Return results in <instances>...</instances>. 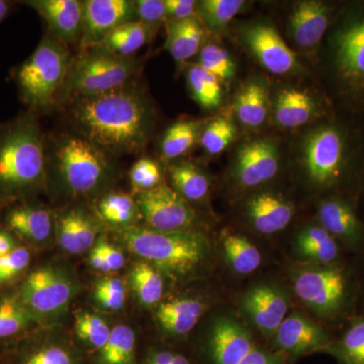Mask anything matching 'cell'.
<instances>
[{
  "label": "cell",
  "instance_id": "46",
  "mask_svg": "<svg viewBox=\"0 0 364 364\" xmlns=\"http://www.w3.org/2000/svg\"><path fill=\"white\" fill-rule=\"evenodd\" d=\"M30 262V251L23 246H18L11 253L0 258V286L18 277Z\"/></svg>",
  "mask_w": 364,
  "mask_h": 364
},
{
  "label": "cell",
  "instance_id": "26",
  "mask_svg": "<svg viewBox=\"0 0 364 364\" xmlns=\"http://www.w3.org/2000/svg\"><path fill=\"white\" fill-rule=\"evenodd\" d=\"M317 107L315 100L306 91L298 88H284L277 95L274 116L282 128H299L311 121Z\"/></svg>",
  "mask_w": 364,
  "mask_h": 364
},
{
  "label": "cell",
  "instance_id": "49",
  "mask_svg": "<svg viewBox=\"0 0 364 364\" xmlns=\"http://www.w3.org/2000/svg\"><path fill=\"white\" fill-rule=\"evenodd\" d=\"M240 364H284L282 354L256 346Z\"/></svg>",
  "mask_w": 364,
  "mask_h": 364
},
{
  "label": "cell",
  "instance_id": "7",
  "mask_svg": "<svg viewBox=\"0 0 364 364\" xmlns=\"http://www.w3.org/2000/svg\"><path fill=\"white\" fill-rule=\"evenodd\" d=\"M76 293L70 275L56 267H43L28 274L18 296L38 318L56 317L64 312Z\"/></svg>",
  "mask_w": 364,
  "mask_h": 364
},
{
  "label": "cell",
  "instance_id": "48",
  "mask_svg": "<svg viewBox=\"0 0 364 364\" xmlns=\"http://www.w3.org/2000/svg\"><path fill=\"white\" fill-rule=\"evenodd\" d=\"M166 20L181 21L196 16L198 1L193 0H164Z\"/></svg>",
  "mask_w": 364,
  "mask_h": 364
},
{
  "label": "cell",
  "instance_id": "24",
  "mask_svg": "<svg viewBox=\"0 0 364 364\" xmlns=\"http://www.w3.org/2000/svg\"><path fill=\"white\" fill-rule=\"evenodd\" d=\"M167 38L164 48L176 63L182 64L202 50L205 30L198 16L167 23Z\"/></svg>",
  "mask_w": 364,
  "mask_h": 364
},
{
  "label": "cell",
  "instance_id": "10",
  "mask_svg": "<svg viewBox=\"0 0 364 364\" xmlns=\"http://www.w3.org/2000/svg\"><path fill=\"white\" fill-rule=\"evenodd\" d=\"M343 160V139L337 129L324 127L306 138L304 161L309 177L317 186H329L336 181Z\"/></svg>",
  "mask_w": 364,
  "mask_h": 364
},
{
  "label": "cell",
  "instance_id": "37",
  "mask_svg": "<svg viewBox=\"0 0 364 364\" xmlns=\"http://www.w3.org/2000/svg\"><path fill=\"white\" fill-rule=\"evenodd\" d=\"M97 213L105 222L123 228L134 226L139 212L136 198L124 193H109L97 203Z\"/></svg>",
  "mask_w": 364,
  "mask_h": 364
},
{
  "label": "cell",
  "instance_id": "22",
  "mask_svg": "<svg viewBox=\"0 0 364 364\" xmlns=\"http://www.w3.org/2000/svg\"><path fill=\"white\" fill-rule=\"evenodd\" d=\"M318 221L335 239L356 245L363 238V230L358 215L348 203L337 198L324 200L318 205Z\"/></svg>",
  "mask_w": 364,
  "mask_h": 364
},
{
  "label": "cell",
  "instance_id": "23",
  "mask_svg": "<svg viewBox=\"0 0 364 364\" xmlns=\"http://www.w3.org/2000/svg\"><path fill=\"white\" fill-rule=\"evenodd\" d=\"M205 312V305L195 298H176L163 301L157 306V322L168 334L183 336L188 334Z\"/></svg>",
  "mask_w": 364,
  "mask_h": 364
},
{
  "label": "cell",
  "instance_id": "30",
  "mask_svg": "<svg viewBox=\"0 0 364 364\" xmlns=\"http://www.w3.org/2000/svg\"><path fill=\"white\" fill-rule=\"evenodd\" d=\"M14 364H79L68 345L52 340L28 342L16 351Z\"/></svg>",
  "mask_w": 364,
  "mask_h": 364
},
{
  "label": "cell",
  "instance_id": "38",
  "mask_svg": "<svg viewBox=\"0 0 364 364\" xmlns=\"http://www.w3.org/2000/svg\"><path fill=\"white\" fill-rule=\"evenodd\" d=\"M131 284L139 301L145 306L156 305L164 291L161 272L146 261L134 265L131 272Z\"/></svg>",
  "mask_w": 364,
  "mask_h": 364
},
{
  "label": "cell",
  "instance_id": "17",
  "mask_svg": "<svg viewBox=\"0 0 364 364\" xmlns=\"http://www.w3.org/2000/svg\"><path fill=\"white\" fill-rule=\"evenodd\" d=\"M32 7L49 26L54 37L64 44L81 42L83 30L82 1L78 0H28Z\"/></svg>",
  "mask_w": 364,
  "mask_h": 364
},
{
  "label": "cell",
  "instance_id": "28",
  "mask_svg": "<svg viewBox=\"0 0 364 364\" xmlns=\"http://www.w3.org/2000/svg\"><path fill=\"white\" fill-rule=\"evenodd\" d=\"M235 111L242 124L249 128H258L267 121L269 98L264 85L250 81L239 91L235 102Z\"/></svg>",
  "mask_w": 364,
  "mask_h": 364
},
{
  "label": "cell",
  "instance_id": "15",
  "mask_svg": "<svg viewBox=\"0 0 364 364\" xmlns=\"http://www.w3.org/2000/svg\"><path fill=\"white\" fill-rule=\"evenodd\" d=\"M279 167L277 145L272 141L260 139L239 148L234 176L244 188H255L277 176Z\"/></svg>",
  "mask_w": 364,
  "mask_h": 364
},
{
  "label": "cell",
  "instance_id": "52",
  "mask_svg": "<svg viewBox=\"0 0 364 364\" xmlns=\"http://www.w3.org/2000/svg\"><path fill=\"white\" fill-rule=\"evenodd\" d=\"M90 264L91 267L98 272H112L111 268L107 264V260L102 252V249L100 247V243L97 244L95 248L92 249L90 253Z\"/></svg>",
  "mask_w": 364,
  "mask_h": 364
},
{
  "label": "cell",
  "instance_id": "11",
  "mask_svg": "<svg viewBox=\"0 0 364 364\" xmlns=\"http://www.w3.org/2000/svg\"><path fill=\"white\" fill-rule=\"evenodd\" d=\"M82 11L83 49L100 44L119 26L138 21L135 4L130 0H85Z\"/></svg>",
  "mask_w": 364,
  "mask_h": 364
},
{
  "label": "cell",
  "instance_id": "6",
  "mask_svg": "<svg viewBox=\"0 0 364 364\" xmlns=\"http://www.w3.org/2000/svg\"><path fill=\"white\" fill-rule=\"evenodd\" d=\"M111 158L78 134L60 139L53 161L67 193L83 196L97 193L111 181Z\"/></svg>",
  "mask_w": 364,
  "mask_h": 364
},
{
  "label": "cell",
  "instance_id": "9",
  "mask_svg": "<svg viewBox=\"0 0 364 364\" xmlns=\"http://www.w3.org/2000/svg\"><path fill=\"white\" fill-rule=\"evenodd\" d=\"M139 212L148 228L158 231L191 230L196 222V213L188 200L167 184L138 193L136 198Z\"/></svg>",
  "mask_w": 364,
  "mask_h": 364
},
{
  "label": "cell",
  "instance_id": "5",
  "mask_svg": "<svg viewBox=\"0 0 364 364\" xmlns=\"http://www.w3.org/2000/svg\"><path fill=\"white\" fill-rule=\"evenodd\" d=\"M138 69L136 60L123 58L102 48H85L72 60L59 100L74 102L128 85Z\"/></svg>",
  "mask_w": 364,
  "mask_h": 364
},
{
  "label": "cell",
  "instance_id": "40",
  "mask_svg": "<svg viewBox=\"0 0 364 364\" xmlns=\"http://www.w3.org/2000/svg\"><path fill=\"white\" fill-rule=\"evenodd\" d=\"M75 332L79 339L98 352L107 344L112 329L100 316L80 313L75 318Z\"/></svg>",
  "mask_w": 364,
  "mask_h": 364
},
{
  "label": "cell",
  "instance_id": "1",
  "mask_svg": "<svg viewBox=\"0 0 364 364\" xmlns=\"http://www.w3.org/2000/svg\"><path fill=\"white\" fill-rule=\"evenodd\" d=\"M71 117L79 135L111 157L141 152L152 129L147 100L129 85L72 102Z\"/></svg>",
  "mask_w": 364,
  "mask_h": 364
},
{
  "label": "cell",
  "instance_id": "27",
  "mask_svg": "<svg viewBox=\"0 0 364 364\" xmlns=\"http://www.w3.org/2000/svg\"><path fill=\"white\" fill-rule=\"evenodd\" d=\"M299 257L318 265H333L339 255L336 239L321 226L304 228L296 238Z\"/></svg>",
  "mask_w": 364,
  "mask_h": 364
},
{
  "label": "cell",
  "instance_id": "21",
  "mask_svg": "<svg viewBox=\"0 0 364 364\" xmlns=\"http://www.w3.org/2000/svg\"><path fill=\"white\" fill-rule=\"evenodd\" d=\"M6 224L21 238L40 244L51 237L54 220L47 208L37 205H21L7 212Z\"/></svg>",
  "mask_w": 364,
  "mask_h": 364
},
{
  "label": "cell",
  "instance_id": "16",
  "mask_svg": "<svg viewBox=\"0 0 364 364\" xmlns=\"http://www.w3.org/2000/svg\"><path fill=\"white\" fill-rule=\"evenodd\" d=\"M252 334L238 321L221 317L215 321L208 338L214 364H240L255 348Z\"/></svg>",
  "mask_w": 364,
  "mask_h": 364
},
{
  "label": "cell",
  "instance_id": "43",
  "mask_svg": "<svg viewBox=\"0 0 364 364\" xmlns=\"http://www.w3.org/2000/svg\"><path fill=\"white\" fill-rule=\"evenodd\" d=\"M334 353L345 364H364V320L352 325Z\"/></svg>",
  "mask_w": 364,
  "mask_h": 364
},
{
  "label": "cell",
  "instance_id": "54",
  "mask_svg": "<svg viewBox=\"0 0 364 364\" xmlns=\"http://www.w3.org/2000/svg\"><path fill=\"white\" fill-rule=\"evenodd\" d=\"M9 11V4L4 0H0V23L6 18Z\"/></svg>",
  "mask_w": 364,
  "mask_h": 364
},
{
  "label": "cell",
  "instance_id": "45",
  "mask_svg": "<svg viewBox=\"0 0 364 364\" xmlns=\"http://www.w3.org/2000/svg\"><path fill=\"white\" fill-rule=\"evenodd\" d=\"M130 179L132 186L138 195L162 183L161 169L154 160L143 157L136 160L132 166Z\"/></svg>",
  "mask_w": 364,
  "mask_h": 364
},
{
  "label": "cell",
  "instance_id": "12",
  "mask_svg": "<svg viewBox=\"0 0 364 364\" xmlns=\"http://www.w3.org/2000/svg\"><path fill=\"white\" fill-rule=\"evenodd\" d=\"M242 312L265 336H273L289 311L287 294L279 287L263 284L242 296Z\"/></svg>",
  "mask_w": 364,
  "mask_h": 364
},
{
  "label": "cell",
  "instance_id": "4",
  "mask_svg": "<svg viewBox=\"0 0 364 364\" xmlns=\"http://www.w3.org/2000/svg\"><path fill=\"white\" fill-rule=\"evenodd\" d=\"M71 62L66 44L49 33L18 67L16 85L21 100L32 111H48L58 102Z\"/></svg>",
  "mask_w": 364,
  "mask_h": 364
},
{
  "label": "cell",
  "instance_id": "3",
  "mask_svg": "<svg viewBox=\"0 0 364 364\" xmlns=\"http://www.w3.org/2000/svg\"><path fill=\"white\" fill-rule=\"evenodd\" d=\"M119 235L130 252L174 277L195 272L207 258L210 248L208 239L191 230L166 232L131 226L119 230Z\"/></svg>",
  "mask_w": 364,
  "mask_h": 364
},
{
  "label": "cell",
  "instance_id": "20",
  "mask_svg": "<svg viewBox=\"0 0 364 364\" xmlns=\"http://www.w3.org/2000/svg\"><path fill=\"white\" fill-rule=\"evenodd\" d=\"M329 23V9L321 1H301L289 16V28L299 47H316L322 40Z\"/></svg>",
  "mask_w": 364,
  "mask_h": 364
},
{
  "label": "cell",
  "instance_id": "19",
  "mask_svg": "<svg viewBox=\"0 0 364 364\" xmlns=\"http://www.w3.org/2000/svg\"><path fill=\"white\" fill-rule=\"evenodd\" d=\"M246 214L258 233H279L294 219L293 203L273 193H256L246 203Z\"/></svg>",
  "mask_w": 364,
  "mask_h": 364
},
{
  "label": "cell",
  "instance_id": "50",
  "mask_svg": "<svg viewBox=\"0 0 364 364\" xmlns=\"http://www.w3.org/2000/svg\"><path fill=\"white\" fill-rule=\"evenodd\" d=\"M144 364H191L188 359L181 354L170 350L150 352Z\"/></svg>",
  "mask_w": 364,
  "mask_h": 364
},
{
  "label": "cell",
  "instance_id": "35",
  "mask_svg": "<svg viewBox=\"0 0 364 364\" xmlns=\"http://www.w3.org/2000/svg\"><path fill=\"white\" fill-rule=\"evenodd\" d=\"M136 335L131 327L117 325L97 352V364H135Z\"/></svg>",
  "mask_w": 364,
  "mask_h": 364
},
{
  "label": "cell",
  "instance_id": "42",
  "mask_svg": "<svg viewBox=\"0 0 364 364\" xmlns=\"http://www.w3.org/2000/svg\"><path fill=\"white\" fill-rule=\"evenodd\" d=\"M198 65L217 76L222 82H229L236 75V64L226 50L220 46H205L200 52Z\"/></svg>",
  "mask_w": 364,
  "mask_h": 364
},
{
  "label": "cell",
  "instance_id": "25",
  "mask_svg": "<svg viewBox=\"0 0 364 364\" xmlns=\"http://www.w3.org/2000/svg\"><path fill=\"white\" fill-rule=\"evenodd\" d=\"M337 59L344 77L354 85L364 86V21L340 36Z\"/></svg>",
  "mask_w": 364,
  "mask_h": 364
},
{
  "label": "cell",
  "instance_id": "47",
  "mask_svg": "<svg viewBox=\"0 0 364 364\" xmlns=\"http://www.w3.org/2000/svg\"><path fill=\"white\" fill-rule=\"evenodd\" d=\"M138 21L152 28L153 25L166 20V9L164 0H135Z\"/></svg>",
  "mask_w": 364,
  "mask_h": 364
},
{
  "label": "cell",
  "instance_id": "36",
  "mask_svg": "<svg viewBox=\"0 0 364 364\" xmlns=\"http://www.w3.org/2000/svg\"><path fill=\"white\" fill-rule=\"evenodd\" d=\"M200 122L179 121L171 124L160 144L163 159L169 161L186 154L200 138Z\"/></svg>",
  "mask_w": 364,
  "mask_h": 364
},
{
  "label": "cell",
  "instance_id": "53",
  "mask_svg": "<svg viewBox=\"0 0 364 364\" xmlns=\"http://www.w3.org/2000/svg\"><path fill=\"white\" fill-rule=\"evenodd\" d=\"M18 246L13 235L7 231H4V230H0V258L11 253Z\"/></svg>",
  "mask_w": 364,
  "mask_h": 364
},
{
  "label": "cell",
  "instance_id": "18",
  "mask_svg": "<svg viewBox=\"0 0 364 364\" xmlns=\"http://www.w3.org/2000/svg\"><path fill=\"white\" fill-rule=\"evenodd\" d=\"M100 232L97 218L81 207L68 208L57 221L60 247L70 254H81L92 247Z\"/></svg>",
  "mask_w": 364,
  "mask_h": 364
},
{
  "label": "cell",
  "instance_id": "13",
  "mask_svg": "<svg viewBox=\"0 0 364 364\" xmlns=\"http://www.w3.org/2000/svg\"><path fill=\"white\" fill-rule=\"evenodd\" d=\"M243 40L261 65L273 74L289 73L298 66L296 54L272 26H249L244 30Z\"/></svg>",
  "mask_w": 364,
  "mask_h": 364
},
{
  "label": "cell",
  "instance_id": "39",
  "mask_svg": "<svg viewBox=\"0 0 364 364\" xmlns=\"http://www.w3.org/2000/svg\"><path fill=\"white\" fill-rule=\"evenodd\" d=\"M243 6L242 0H203L198 2L196 16L208 30L219 32L229 25Z\"/></svg>",
  "mask_w": 364,
  "mask_h": 364
},
{
  "label": "cell",
  "instance_id": "29",
  "mask_svg": "<svg viewBox=\"0 0 364 364\" xmlns=\"http://www.w3.org/2000/svg\"><path fill=\"white\" fill-rule=\"evenodd\" d=\"M152 28L140 21H129L109 33L97 45L112 54L132 58L135 53L147 44Z\"/></svg>",
  "mask_w": 364,
  "mask_h": 364
},
{
  "label": "cell",
  "instance_id": "44",
  "mask_svg": "<svg viewBox=\"0 0 364 364\" xmlns=\"http://www.w3.org/2000/svg\"><path fill=\"white\" fill-rule=\"evenodd\" d=\"M127 287L119 277H104L97 282L95 289V301L105 310L119 311L126 301Z\"/></svg>",
  "mask_w": 364,
  "mask_h": 364
},
{
  "label": "cell",
  "instance_id": "32",
  "mask_svg": "<svg viewBox=\"0 0 364 364\" xmlns=\"http://www.w3.org/2000/svg\"><path fill=\"white\" fill-rule=\"evenodd\" d=\"M222 250L228 264L239 274L253 273L262 261L258 248L242 235L229 232L223 235Z\"/></svg>",
  "mask_w": 364,
  "mask_h": 364
},
{
  "label": "cell",
  "instance_id": "31",
  "mask_svg": "<svg viewBox=\"0 0 364 364\" xmlns=\"http://www.w3.org/2000/svg\"><path fill=\"white\" fill-rule=\"evenodd\" d=\"M37 322L38 318L26 308L18 293L0 296V340L20 336Z\"/></svg>",
  "mask_w": 364,
  "mask_h": 364
},
{
  "label": "cell",
  "instance_id": "8",
  "mask_svg": "<svg viewBox=\"0 0 364 364\" xmlns=\"http://www.w3.org/2000/svg\"><path fill=\"white\" fill-rule=\"evenodd\" d=\"M294 289L308 308L320 316L338 312L346 298V277L334 265L299 268L294 274Z\"/></svg>",
  "mask_w": 364,
  "mask_h": 364
},
{
  "label": "cell",
  "instance_id": "14",
  "mask_svg": "<svg viewBox=\"0 0 364 364\" xmlns=\"http://www.w3.org/2000/svg\"><path fill=\"white\" fill-rule=\"evenodd\" d=\"M273 337L277 350L291 356L323 351L331 346L327 332L299 312L287 316Z\"/></svg>",
  "mask_w": 364,
  "mask_h": 364
},
{
  "label": "cell",
  "instance_id": "33",
  "mask_svg": "<svg viewBox=\"0 0 364 364\" xmlns=\"http://www.w3.org/2000/svg\"><path fill=\"white\" fill-rule=\"evenodd\" d=\"M169 173L174 191L188 202H200L208 196L210 181L193 163H176L170 167Z\"/></svg>",
  "mask_w": 364,
  "mask_h": 364
},
{
  "label": "cell",
  "instance_id": "2",
  "mask_svg": "<svg viewBox=\"0 0 364 364\" xmlns=\"http://www.w3.org/2000/svg\"><path fill=\"white\" fill-rule=\"evenodd\" d=\"M46 176L44 136L35 117L23 114L0 130V198L31 195L43 186Z\"/></svg>",
  "mask_w": 364,
  "mask_h": 364
},
{
  "label": "cell",
  "instance_id": "34",
  "mask_svg": "<svg viewBox=\"0 0 364 364\" xmlns=\"http://www.w3.org/2000/svg\"><path fill=\"white\" fill-rule=\"evenodd\" d=\"M188 85L193 97L203 109L213 111L221 105L222 81L198 63L188 67Z\"/></svg>",
  "mask_w": 364,
  "mask_h": 364
},
{
  "label": "cell",
  "instance_id": "41",
  "mask_svg": "<svg viewBox=\"0 0 364 364\" xmlns=\"http://www.w3.org/2000/svg\"><path fill=\"white\" fill-rule=\"evenodd\" d=\"M237 129L229 117H218L205 127L200 142L208 154L217 155L227 149L236 138Z\"/></svg>",
  "mask_w": 364,
  "mask_h": 364
},
{
  "label": "cell",
  "instance_id": "51",
  "mask_svg": "<svg viewBox=\"0 0 364 364\" xmlns=\"http://www.w3.org/2000/svg\"><path fill=\"white\" fill-rule=\"evenodd\" d=\"M98 243L102 249L105 260H107L112 272H116V270L121 269L124 267V256L119 249L114 247L109 242L102 240V239L98 241Z\"/></svg>",
  "mask_w": 364,
  "mask_h": 364
}]
</instances>
